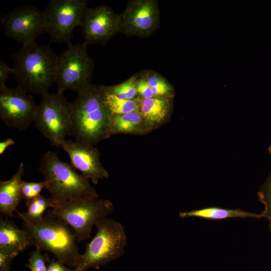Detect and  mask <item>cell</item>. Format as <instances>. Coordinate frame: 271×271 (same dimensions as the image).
<instances>
[{
  "instance_id": "20",
  "label": "cell",
  "mask_w": 271,
  "mask_h": 271,
  "mask_svg": "<svg viewBox=\"0 0 271 271\" xmlns=\"http://www.w3.org/2000/svg\"><path fill=\"white\" fill-rule=\"evenodd\" d=\"M140 73L152 88L155 97L171 98L173 94V88L162 75L152 70H143Z\"/></svg>"
},
{
  "instance_id": "16",
  "label": "cell",
  "mask_w": 271,
  "mask_h": 271,
  "mask_svg": "<svg viewBox=\"0 0 271 271\" xmlns=\"http://www.w3.org/2000/svg\"><path fill=\"white\" fill-rule=\"evenodd\" d=\"M24 165L21 163L17 172L11 179L0 182V212L12 217L22 198L21 186Z\"/></svg>"
},
{
  "instance_id": "25",
  "label": "cell",
  "mask_w": 271,
  "mask_h": 271,
  "mask_svg": "<svg viewBox=\"0 0 271 271\" xmlns=\"http://www.w3.org/2000/svg\"><path fill=\"white\" fill-rule=\"evenodd\" d=\"M45 258L39 248L30 253L29 263L26 266L31 271H47V266L45 263Z\"/></svg>"
},
{
  "instance_id": "9",
  "label": "cell",
  "mask_w": 271,
  "mask_h": 271,
  "mask_svg": "<svg viewBox=\"0 0 271 271\" xmlns=\"http://www.w3.org/2000/svg\"><path fill=\"white\" fill-rule=\"evenodd\" d=\"M86 0H51L43 11L50 43L70 44L73 31L81 25Z\"/></svg>"
},
{
  "instance_id": "1",
  "label": "cell",
  "mask_w": 271,
  "mask_h": 271,
  "mask_svg": "<svg viewBox=\"0 0 271 271\" xmlns=\"http://www.w3.org/2000/svg\"><path fill=\"white\" fill-rule=\"evenodd\" d=\"M49 44L35 42L11 54L17 87L27 93L43 96L55 83L58 55Z\"/></svg>"
},
{
  "instance_id": "13",
  "label": "cell",
  "mask_w": 271,
  "mask_h": 271,
  "mask_svg": "<svg viewBox=\"0 0 271 271\" xmlns=\"http://www.w3.org/2000/svg\"><path fill=\"white\" fill-rule=\"evenodd\" d=\"M80 27L84 42L87 45L95 43L104 45L120 32V14L114 13L110 7L105 5L88 8Z\"/></svg>"
},
{
  "instance_id": "2",
  "label": "cell",
  "mask_w": 271,
  "mask_h": 271,
  "mask_svg": "<svg viewBox=\"0 0 271 271\" xmlns=\"http://www.w3.org/2000/svg\"><path fill=\"white\" fill-rule=\"evenodd\" d=\"M71 103L69 136L75 141L92 145L107 134L112 114L104 102L102 85L91 84Z\"/></svg>"
},
{
  "instance_id": "19",
  "label": "cell",
  "mask_w": 271,
  "mask_h": 271,
  "mask_svg": "<svg viewBox=\"0 0 271 271\" xmlns=\"http://www.w3.org/2000/svg\"><path fill=\"white\" fill-rule=\"evenodd\" d=\"M142 117L138 111L112 114L110 121L109 132H131L139 125Z\"/></svg>"
},
{
  "instance_id": "21",
  "label": "cell",
  "mask_w": 271,
  "mask_h": 271,
  "mask_svg": "<svg viewBox=\"0 0 271 271\" xmlns=\"http://www.w3.org/2000/svg\"><path fill=\"white\" fill-rule=\"evenodd\" d=\"M103 93L104 102L112 114H122L135 111L139 112V100L123 99L113 94L105 93L104 91Z\"/></svg>"
},
{
  "instance_id": "17",
  "label": "cell",
  "mask_w": 271,
  "mask_h": 271,
  "mask_svg": "<svg viewBox=\"0 0 271 271\" xmlns=\"http://www.w3.org/2000/svg\"><path fill=\"white\" fill-rule=\"evenodd\" d=\"M179 215L182 218L198 217L213 220H220L233 218L257 219L263 218L261 213H251L239 209H230L214 206L180 212Z\"/></svg>"
},
{
  "instance_id": "28",
  "label": "cell",
  "mask_w": 271,
  "mask_h": 271,
  "mask_svg": "<svg viewBox=\"0 0 271 271\" xmlns=\"http://www.w3.org/2000/svg\"><path fill=\"white\" fill-rule=\"evenodd\" d=\"M13 68H10L3 60H0V88L5 86L6 81L11 74H13Z\"/></svg>"
},
{
  "instance_id": "29",
  "label": "cell",
  "mask_w": 271,
  "mask_h": 271,
  "mask_svg": "<svg viewBox=\"0 0 271 271\" xmlns=\"http://www.w3.org/2000/svg\"><path fill=\"white\" fill-rule=\"evenodd\" d=\"M58 260L51 259L47 265V271H73Z\"/></svg>"
},
{
  "instance_id": "7",
  "label": "cell",
  "mask_w": 271,
  "mask_h": 271,
  "mask_svg": "<svg viewBox=\"0 0 271 271\" xmlns=\"http://www.w3.org/2000/svg\"><path fill=\"white\" fill-rule=\"evenodd\" d=\"M67 45V49L58 55L55 75L57 92L63 93L72 90L78 94L92 84L94 63L84 42Z\"/></svg>"
},
{
  "instance_id": "6",
  "label": "cell",
  "mask_w": 271,
  "mask_h": 271,
  "mask_svg": "<svg viewBox=\"0 0 271 271\" xmlns=\"http://www.w3.org/2000/svg\"><path fill=\"white\" fill-rule=\"evenodd\" d=\"M108 200L77 199L56 203L48 214L70 225L79 241L89 239L94 226L113 211Z\"/></svg>"
},
{
  "instance_id": "22",
  "label": "cell",
  "mask_w": 271,
  "mask_h": 271,
  "mask_svg": "<svg viewBox=\"0 0 271 271\" xmlns=\"http://www.w3.org/2000/svg\"><path fill=\"white\" fill-rule=\"evenodd\" d=\"M27 210L25 214L30 218L36 219L42 217L46 209L53 208L55 202L50 197L45 198L41 194L30 200L26 201Z\"/></svg>"
},
{
  "instance_id": "12",
  "label": "cell",
  "mask_w": 271,
  "mask_h": 271,
  "mask_svg": "<svg viewBox=\"0 0 271 271\" xmlns=\"http://www.w3.org/2000/svg\"><path fill=\"white\" fill-rule=\"evenodd\" d=\"M120 16V32L127 37H149L160 27L158 1H128Z\"/></svg>"
},
{
  "instance_id": "26",
  "label": "cell",
  "mask_w": 271,
  "mask_h": 271,
  "mask_svg": "<svg viewBox=\"0 0 271 271\" xmlns=\"http://www.w3.org/2000/svg\"><path fill=\"white\" fill-rule=\"evenodd\" d=\"M137 92L142 96V99L155 97L152 88L148 84L145 77L141 73H139Z\"/></svg>"
},
{
  "instance_id": "14",
  "label": "cell",
  "mask_w": 271,
  "mask_h": 271,
  "mask_svg": "<svg viewBox=\"0 0 271 271\" xmlns=\"http://www.w3.org/2000/svg\"><path fill=\"white\" fill-rule=\"evenodd\" d=\"M61 147L68 154L72 166L93 183L108 177L100 164L98 151L91 145L66 139Z\"/></svg>"
},
{
  "instance_id": "27",
  "label": "cell",
  "mask_w": 271,
  "mask_h": 271,
  "mask_svg": "<svg viewBox=\"0 0 271 271\" xmlns=\"http://www.w3.org/2000/svg\"><path fill=\"white\" fill-rule=\"evenodd\" d=\"M19 254L0 250V271H11V264Z\"/></svg>"
},
{
  "instance_id": "11",
  "label": "cell",
  "mask_w": 271,
  "mask_h": 271,
  "mask_svg": "<svg viewBox=\"0 0 271 271\" xmlns=\"http://www.w3.org/2000/svg\"><path fill=\"white\" fill-rule=\"evenodd\" d=\"M38 107L32 96L20 88H0V117L7 126L27 130L34 122Z\"/></svg>"
},
{
  "instance_id": "31",
  "label": "cell",
  "mask_w": 271,
  "mask_h": 271,
  "mask_svg": "<svg viewBox=\"0 0 271 271\" xmlns=\"http://www.w3.org/2000/svg\"><path fill=\"white\" fill-rule=\"evenodd\" d=\"M268 150L269 151V152L271 154V145L269 146V148H268Z\"/></svg>"
},
{
  "instance_id": "5",
  "label": "cell",
  "mask_w": 271,
  "mask_h": 271,
  "mask_svg": "<svg viewBox=\"0 0 271 271\" xmlns=\"http://www.w3.org/2000/svg\"><path fill=\"white\" fill-rule=\"evenodd\" d=\"M95 235L88 243L80 261L73 271L99 268L121 256L127 244V237L122 224L106 217L95 225Z\"/></svg>"
},
{
  "instance_id": "18",
  "label": "cell",
  "mask_w": 271,
  "mask_h": 271,
  "mask_svg": "<svg viewBox=\"0 0 271 271\" xmlns=\"http://www.w3.org/2000/svg\"><path fill=\"white\" fill-rule=\"evenodd\" d=\"M170 97H155L142 99L139 101V112L151 123H159L167 116L171 107Z\"/></svg>"
},
{
  "instance_id": "8",
  "label": "cell",
  "mask_w": 271,
  "mask_h": 271,
  "mask_svg": "<svg viewBox=\"0 0 271 271\" xmlns=\"http://www.w3.org/2000/svg\"><path fill=\"white\" fill-rule=\"evenodd\" d=\"M63 94L57 92L42 96L34 120L41 133L58 147L69 135L72 123L71 103Z\"/></svg>"
},
{
  "instance_id": "23",
  "label": "cell",
  "mask_w": 271,
  "mask_h": 271,
  "mask_svg": "<svg viewBox=\"0 0 271 271\" xmlns=\"http://www.w3.org/2000/svg\"><path fill=\"white\" fill-rule=\"evenodd\" d=\"M259 201L263 205L261 214L268 221V227L271 232V170L264 183L258 193Z\"/></svg>"
},
{
  "instance_id": "30",
  "label": "cell",
  "mask_w": 271,
  "mask_h": 271,
  "mask_svg": "<svg viewBox=\"0 0 271 271\" xmlns=\"http://www.w3.org/2000/svg\"><path fill=\"white\" fill-rule=\"evenodd\" d=\"M15 142L12 138H7L0 142V155H2L11 146L14 145Z\"/></svg>"
},
{
  "instance_id": "24",
  "label": "cell",
  "mask_w": 271,
  "mask_h": 271,
  "mask_svg": "<svg viewBox=\"0 0 271 271\" xmlns=\"http://www.w3.org/2000/svg\"><path fill=\"white\" fill-rule=\"evenodd\" d=\"M47 184V182L45 180L40 182L22 181L21 186L22 198L28 201L38 196Z\"/></svg>"
},
{
  "instance_id": "3",
  "label": "cell",
  "mask_w": 271,
  "mask_h": 271,
  "mask_svg": "<svg viewBox=\"0 0 271 271\" xmlns=\"http://www.w3.org/2000/svg\"><path fill=\"white\" fill-rule=\"evenodd\" d=\"M17 214L31 237L32 245L52 252L68 266L78 265L82 254L75 243V234L65 222L49 214L36 219L30 218L25 212L17 211Z\"/></svg>"
},
{
  "instance_id": "15",
  "label": "cell",
  "mask_w": 271,
  "mask_h": 271,
  "mask_svg": "<svg viewBox=\"0 0 271 271\" xmlns=\"http://www.w3.org/2000/svg\"><path fill=\"white\" fill-rule=\"evenodd\" d=\"M32 245L28 232L8 218L0 220V250L19 254Z\"/></svg>"
},
{
  "instance_id": "4",
  "label": "cell",
  "mask_w": 271,
  "mask_h": 271,
  "mask_svg": "<svg viewBox=\"0 0 271 271\" xmlns=\"http://www.w3.org/2000/svg\"><path fill=\"white\" fill-rule=\"evenodd\" d=\"M39 171L47 182L45 189L55 204L72 199L98 198L89 179L78 174L70 164L61 160L56 153L48 151L44 154Z\"/></svg>"
},
{
  "instance_id": "10",
  "label": "cell",
  "mask_w": 271,
  "mask_h": 271,
  "mask_svg": "<svg viewBox=\"0 0 271 271\" xmlns=\"http://www.w3.org/2000/svg\"><path fill=\"white\" fill-rule=\"evenodd\" d=\"M1 25L5 35L22 46L36 42L46 33L43 11L30 4L17 6L3 15Z\"/></svg>"
}]
</instances>
